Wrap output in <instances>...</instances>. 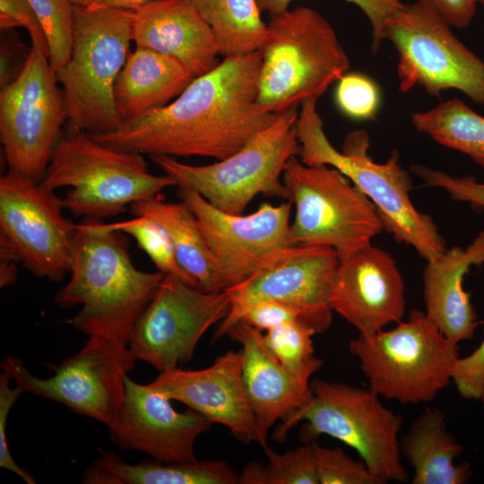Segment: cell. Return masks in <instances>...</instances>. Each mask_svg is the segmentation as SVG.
<instances>
[{
  "instance_id": "cell-42",
  "label": "cell",
  "mask_w": 484,
  "mask_h": 484,
  "mask_svg": "<svg viewBox=\"0 0 484 484\" xmlns=\"http://www.w3.org/2000/svg\"><path fill=\"white\" fill-rule=\"evenodd\" d=\"M292 0H255L261 12L277 15L286 12ZM356 4L370 22H379L386 13L391 0H347Z\"/></svg>"
},
{
  "instance_id": "cell-13",
  "label": "cell",
  "mask_w": 484,
  "mask_h": 484,
  "mask_svg": "<svg viewBox=\"0 0 484 484\" xmlns=\"http://www.w3.org/2000/svg\"><path fill=\"white\" fill-rule=\"evenodd\" d=\"M54 190L8 170L0 178V256L38 278L61 281L70 272L77 224Z\"/></svg>"
},
{
  "instance_id": "cell-22",
  "label": "cell",
  "mask_w": 484,
  "mask_h": 484,
  "mask_svg": "<svg viewBox=\"0 0 484 484\" xmlns=\"http://www.w3.org/2000/svg\"><path fill=\"white\" fill-rule=\"evenodd\" d=\"M132 40L177 58L194 77L218 65L215 36L189 0H155L132 11Z\"/></svg>"
},
{
  "instance_id": "cell-38",
  "label": "cell",
  "mask_w": 484,
  "mask_h": 484,
  "mask_svg": "<svg viewBox=\"0 0 484 484\" xmlns=\"http://www.w3.org/2000/svg\"><path fill=\"white\" fill-rule=\"evenodd\" d=\"M452 381L462 397L484 402V338L472 353L457 359Z\"/></svg>"
},
{
  "instance_id": "cell-39",
  "label": "cell",
  "mask_w": 484,
  "mask_h": 484,
  "mask_svg": "<svg viewBox=\"0 0 484 484\" xmlns=\"http://www.w3.org/2000/svg\"><path fill=\"white\" fill-rule=\"evenodd\" d=\"M0 24L1 28H26L31 45L40 48L49 58L48 40L29 0H0Z\"/></svg>"
},
{
  "instance_id": "cell-10",
  "label": "cell",
  "mask_w": 484,
  "mask_h": 484,
  "mask_svg": "<svg viewBox=\"0 0 484 484\" xmlns=\"http://www.w3.org/2000/svg\"><path fill=\"white\" fill-rule=\"evenodd\" d=\"M282 181L295 206L290 230L297 246H329L341 261L372 245L385 229L375 204L333 167L306 165L295 156Z\"/></svg>"
},
{
  "instance_id": "cell-21",
  "label": "cell",
  "mask_w": 484,
  "mask_h": 484,
  "mask_svg": "<svg viewBox=\"0 0 484 484\" xmlns=\"http://www.w3.org/2000/svg\"><path fill=\"white\" fill-rule=\"evenodd\" d=\"M227 334L241 345L242 383L254 416L255 442L265 448L271 428L309 401L310 384L285 370L266 348L263 332L239 321Z\"/></svg>"
},
{
  "instance_id": "cell-28",
  "label": "cell",
  "mask_w": 484,
  "mask_h": 484,
  "mask_svg": "<svg viewBox=\"0 0 484 484\" xmlns=\"http://www.w3.org/2000/svg\"><path fill=\"white\" fill-rule=\"evenodd\" d=\"M211 27L220 55L233 56L259 51L267 38L255 0H189Z\"/></svg>"
},
{
  "instance_id": "cell-25",
  "label": "cell",
  "mask_w": 484,
  "mask_h": 484,
  "mask_svg": "<svg viewBox=\"0 0 484 484\" xmlns=\"http://www.w3.org/2000/svg\"><path fill=\"white\" fill-rule=\"evenodd\" d=\"M463 449L438 408H426L400 437L401 455L413 469L412 484L466 483L472 476L471 464L454 463Z\"/></svg>"
},
{
  "instance_id": "cell-40",
  "label": "cell",
  "mask_w": 484,
  "mask_h": 484,
  "mask_svg": "<svg viewBox=\"0 0 484 484\" xmlns=\"http://www.w3.org/2000/svg\"><path fill=\"white\" fill-rule=\"evenodd\" d=\"M239 321L261 332L288 322H300L305 324L302 313L298 309L273 300L260 301L250 306Z\"/></svg>"
},
{
  "instance_id": "cell-24",
  "label": "cell",
  "mask_w": 484,
  "mask_h": 484,
  "mask_svg": "<svg viewBox=\"0 0 484 484\" xmlns=\"http://www.w3.org/2000/svg\"><path fill=\"white\" fill-rule=\"evenodd\" d=\"M194 78L177 58L136 47L115 85V101L123 122L167 105Z\"/></svg>"
},
{
  "instance_id": "cell-44",
  "label": "cell",
  "mask_w": 484,
  "mask_h": 484,
  "mask_svg": "<svg viewBox=\"0 0 484 484\" xmlns=\"http://www.w3.org/2000/svg\"><path fill=\"white\" fill-rule=\"evenodd\" d=\"M155 0H97L94 4H103L125 10H136Z\"/></svg>"
},
{
  "instance_id": "cell-20",
  "label": "cell",
  "mask_w": 484,
  "mask_h": 484,
  "mask_svg": "<svg viewBox=\"0 0 484 484\" xmlns=\"http://www.w3.org/2000/svg\"><path fill=\"white\" fill-rule=\"evenodd\" d=\"M171 401L186 404L212 423L228 428L240 442L255 441L252 411L242 383V353L229 350L208 367L163 372L149 384Z\"/></svg>"
},
{
  "instance_id": "cell-14",
  "label": "cell",
  "mask_w": 484,
  "mask_h": 484,
  "mask_svg": "<svg viewBox=\"0 0 484 484\" xmlns=\"http://www.w3.org/2000/svg\"><path fill=\"white\" fill-rule=\"evenodd\" d=\"M48 56L31 45L16 79L0 93V138L9 170L44 177L63 122V92Z\"/></svg>"
},
{
  "instance_id": "cell-30",
  "label": "cell",
  "mask_w": 484,
  "mask_h": 484,
  "mask_svg": "<svg viewBox=\"0 0 484 484\" xmlns=\"http://www.w3.org/2000/svg\"><path fill=\"white\" fill-rule=\"evenodd\" d=\"M315 334L312 328L300 322H288L263 332V341L288 373L310 384L312 376L323 366V359L315 355Z\"/></svg>"
},
{
  "instance_id": "cell-18",
  "label": "cell",
  "mask_w": 484,
  "mask_h": 484,
  "mask_svg": "<svg viewBox=\"0 0 484 484\" xmlns=\"http://www.w3.org/2000/svg\"><path fill=\"white\" fill-rule=\"evenodd\" d=\"M212 424L191 409L177 411L171 400L127 375L122 407L108 428L110 440L119 448L175 462L198 460L194 442Z\"/></svg>"
},
{
  "instance_id": "cell-36",
  "label": "cell",
  "mask_w": 484,
  "mask_h": 484,
  "mask_svg": "<svg viewBox=\"0 0 484 484\" xmlns=\"http://www.w3.org/2000/svg\"><path fill=\"white\" fill-rule=\"evenodd\" d=\"M412 172L427 186L446 191L454 200L467 202L473 208L484 210V183L473 177H454L422 165L411 166Z\"/></svg>"
},
{
  "instance_id": "cell-16",
  "label": "cell",
  "mask_w": 484,
  "mask_h": 484,
  "mask_svg": "<svg viewBox=\"0 0 484 484\" xmlns=\"http://www.w3.org/2000/svg\"><path fill=\"white\" fill-rule=\"evenodd\" d=\"M340 259L324 246H293L283 250L267 267L243 282L225 289L230 306L213 340L227 334L243 313L260 301L292 306L315 333L326 331L333 320L330 295Z\"/></svg>"
},
{
  "instance_id": "cell-31",
  "label": "cell",
  "mask_w": 484,
  "mask_h": 484,
  "mask_svg": "<svg viewBox=\"0 0 484 484\" xmlns=\"http://www.w3.org/2000/svg\"><path fill=\"white\" fill-rule=\"evenodd\" d=\"M315 441L278 454L264 448L268 462L248 463L238 475L239 484H319Z\"/></svg>"
},
{
  "instance_id": "cell-35",
  "label": "cell",
  "mask_w": 484,
  "mask_h": 484,
  "mask_svg": "<svg viewBox=\"0 0 484 484\" xmlns=\"http://www.w3.org/2000/svg\"><path fill=\"white\" fill-rule=\"evenodd\" d=\"M338 82L335 100L339 108L351 118L374 117L380 99L376 84L360 73H345Z\"/></svg>"
},
{
  "instance_id": "cell-26",
  "label": "cell",
  "mask_w": 484,
  "mask_h": 484,
  "mask_svg": "<svg viewBox=\"0 0 484 484\" xmlns=\"http://www.w3.org/2000/svg\"><path fill=\"white\" fill-rule=\"evenodd\" d=\"M238 475L225 461L165 462L155 459L131 464L117 454L101 450L84 470V484H237Z\"/></svg>"
},
{
  "instance_id": "cell-45",
  "label": "cell",
  "mask_w": 484,
  "mask_h": 484,
  "mask_svg": "<svg viewBox=\"0 0 484 484\" xmlns=\"http://www.w3.org/2000/svg\"><path fill=\"white\" fill-rule=\"evenodd\" d=\"M73 4L87 6L96 4L97 0H69Z\"/></svg>"
},
{
  "instance_id": "cell-19",
  "label": "cell",
  "mask_w": 484,
  "mask_h": 484,
  "mask_svg": "<svg viewBox=\"0 0 484 484\" xmlns=\"http://www.w3.org/2000/svg\"><path fill=\"white\" fill-rule=\"evenodd\" d=\"M330 304L360 334H371L398 323L405 313L404 281L396 262L372 245L341 260Z\"/></svg>"
},
{
  "instance_id": "cell-9",
  "label": "cell",
  "mask_w": 484,
  "mask_h": 484,
  "mask_svg": "<svg viewBox=\"0 0 484 484\" xmlns=\"http://www.w3.org/2000/svg\"><path fill=\"white\" fill-rule=\"evenodd\" d=\"M298 116V107L280 112L242 149L210 165H189L169 156L151 158L178 187L195 192L222 212L243 214L258 194L288 199L282 174L288 160L299 154Z\"/></svg>"
},
{
  "instance_id": "cell-34",
  "label": "cell",
  "mask_w": 484,
  "mask_h": 484,
  "mask_svg": "<svg viewBox=\"0 0 484 484\" xmlns=\"http://www.w3.org/2000/svg\"><path fill=\"white\" fill-rule=\"evenodd\" d=\"M319 484H385L363 461L350 457L341 448L315 445Z\"/></svg>"
},
{
  "instance_id": "cell-6",
  "label": "cell",
  "mask_w": 484,
  "mask_h": 484,
  "mask_svg": "<svg viewBox=\"0 0 484 484\" xmlns=\"http://www.w3.org/2000/svg\"><path fill=\"white\" fill-rule=\"evenodd\" d=\"M41 183L54 191L69 187L65 209L97 220L119 215L126 206L177 186L169 175L150 173L142 154L109 147L83 132L57 141Z\"/></svg>"
},
{
  "instance_id": "cell-46",
  "label": "cell",
  "mask_w": 484,
  "mask_h": 484,
  "mask_svg": "<svg viewBox=\"0 0 484 484\" xmlns=\"http://www.w3.org/2000/svg\"><path fill=\"white\" fill-rule=\"evenodd\" d=\"M477 4H484V0H476Z\"/></svg>"
},
{
  "instance_id": "cell-17",
  "label": "cell",
  "mask_w": 484,
  "mask_h": 484,
  "mask_svg": "<svg viewBox=\"0 0 484 484\" xmlns=\"http://www.w3.org/2000/svg\"><path fill=\"white\" fill-rule=\"evenodd\" d=\"M225 290L205 292L171 274L164 278L128 342L137 360L160 372L189 361L204 333L229 310Z\"/></svg>"
},
{
  "instance_id": "cell-2",
  "label": "cell",
  "mask_w": 484,
  "mask_h": 484,
  "mask_svg": "<svg viewBox=\"0 0 484 484\" xmlns=\"http://www.w3.org/2000/svg\"><path fill=\"white\" fill-rule=\"evenodd\" d=\"M125 234L97 219L77 224L69 281L54 297L62 308L81 306L67 323L88 336L129 342L164 273L139 270Z\"/></svg>"
},
{
  "instance_id": "cell-32",
  "label": "cell",
  "mask_w": 484,
  "mask_h": 484,
  "mask_svg": "<svg viewBox=\"0 0 484 484\" xmlns=\"http://www.w3.org/2000/svg\"><path fill=\"white\" fill-rule=\"evenodd\" d=\"M107 224L113 230L133 237L160 272L177 276L199 289L194 278L179 264L172 239L160 222L148 216L137 215L128 220Z\"/></svg>"
},
{
  "instance_id": "cell-1",
  "label": "cell",
  "mask_w": 484,
  "mask_h": 484,
  "mask_svg": "<svg viewBox=\"0 0 484 484\" xmlns=\"http://www.w3.org/2000/svg\"><path fill=\"white\" fill-rule=\"evenodd\" d=\"M261 50L225 56L172 102L91 135L109 147L153 156L224 160L269 126L279 113L255 108Z\"/></svg>"
},
{
  "instance_id": "cell-7",
  "label": "cell",
  "mask_w": 484,
  "mask_h": 484,
  "mask_svg": "<svg viewBox=\"0 0 484 484\" xmlns=\"http://www.w3.org/2000/svg\"><path fill=\"white\" fill-rule=\"evenodd\" d=\"M310 387L309 401L281 421L275 439L305 421L300 431L304 443L329 436L356 450L385 484L409 480L400 453L401 414L387 409L370 389L319 378L313 379Z\"/></svg>"
},
{
  "instance_id": "cell-4",
  "label": "cell",
  "mask_w": 484,
  "mask_h": 484,
  "mask_svg": "<svg viewBox=\"0 0 484 484\" xmlns=\"http://www.w3.org/2000/svg\"><path fill=\"white\" fill-rule=\"evenodd\" d=\"M132 11L103 4H73V43L56 73L62 84L70 133H110L123 123L115 85L129 55Z\"/></svg>"
},
{
  "instance_id": "cell-37",
  "label": "cell",
  "mask_w": 484,
  "mask_h": 484,
  "mask_svg": "<svg viewBox=\"0 0 484 484\" xmlns=\"http://www.w3.org/2000/svg\"><path fill=\"white\" fill-rule=\"evenodd\" d=\"M11 377L2 371L0 374V467L21 477L28 484H35V478L29 471L19 466L8 447L6 425L7 418L16 400L23 390L14 384L11 386Z\"/></svg>"
},
{
  "instance_id": "cell-41",
  "label": "cell",
  "mask_w": 484,
  "mask_h": 484,
  "mask_svg": "<svg viewBox=\"0 0 484 484\" xmlns=\"http://www.w3.org/2000/svg\"><path fill=\"white\" fill-rule=\"evenodd\" d=\"M433 9L451 27L465 28L474 18L476 0H417Z\"/></svg>"
},
{
  "instance_id": "cell-8",
  "label": "cell",
  "mask_w": 484,
  "mask_h": 484,
  "mask_svg": "<svg viewBox=\"0 0 484 484\" xmlns=\"http://www.w3.org/2000/svg\"><path fill=\"white\" fill-rule=\"evenodd\" d=\"M458 350V344L417 308L394 328L359 333L349 342L369 389L402 404L433 401L452 381Z\"/></svg>"
},
{
  "instance_id": "cell-11",
  "label": "cell",
  "mask_w": 484,
  "mask_h": 484,
  "mask_svg": "<svg viewBox=\"0 0 484 484\" xmlns=\"http://www.w3.org/2000/svg\"><path fill=\"white\" fill-rule=\"evenodd\" d=\"M385 39L397 55L399 91L422 87L429 95L455 90L484 105V61L452 32L433 9L416 1L403 4L387 21Z\"/></svg>"
},
{
  "instance_id": "cell-27",
  "label": "cell",
  "mask_w": 484,
  "mask_h": 484,
  "mask_svg": "<svg viewBox=\"0 0 484 484\" xmlns=\"http://www.w3.org/2000/svg\"><path fill=\"white\" fill-rule=\"evenodd\" d=\"M134 216H148L169 234L181 267L205 292L220 291L218 270L193 212L184 202L168 203L160 194L130 205Z\"/></svg>"
},
{
  "instance_id": "cell-3",
  "label": "cell",
  "mask_w": 484,
  "mask_h": 484,
  "mask_svg": "<svg viewBox=\"0 0 484 484\" xmlns=\"http://www.w3.org/2000/svg\"><path fill=\"white\" fill-rule=\"evenodd\" d=\"M296 128L299 160L306 165L333 167L348 177L375 204L385 229L397 242L411 246L427 261L447 248L432 218L412 203L411 180L396 150L385 162L374 161L367 152L368 134L359 130L350 133L338 151L325 134L316 100L300 105Z\"/></svg>"
},
{
  "instance_id": "cell-12",
  "label": "cell",
  "mask_w": 484,
  "mask_h": 484,
  "mask_svg": "<svg viewBox=\"0 0 484 484\" xmlns=\"http://www.w3.org/2000/svg\"><path fill=\"white\" fill-rule=\"evenodd\" d=\"M136 360L127 343L91 335L74 355L59 364L47 365L53 372L47 378L36 376L12 355L3 359L1 369L24 393L61 403L109 426L122 407L125 376Z\"/></svg>"
},
{
  "instance_id": "cell-15",
  "label": "cell",
  "mask_w": 484,
  "mask_h": 484,
  "mask_svg": "<svg viewBox=\"0 0 484 484\" xmlns=\"http://www.w3.org/2000/svg\"><path fill=\"white\" fill-rule=\"evenodd\" d=\"M178 197L194 214L215 261L221 290L269 266L295 245L290 230L292 203H262L251 214L222 212L195 192L178 187Z\"/></svg>"
},
{
  "instance_id": "cell-43",
  "label": "cell",
  "mask_w": 484,
  "mask_h": 484,
  "mask_svg": "<svg viewBox=\"0 0 484 484\" xmlns=\"http://www.w3.org/2000/svg\"><path fill=\"white\" fill-rule=\"evenodd\" d=\"M0 285L2 288L11 286L16 281L18 262L4 256H0Z\"/></svg>"
},
{
  "instance_id": "cell-29",
  "label": "cell",
  "mask_w": 484,
  "mask_h": 484,
  "mask_svg": "<svg viewBox=\"0 0 484 484\" xmlns=\"http://www.w3.org/2000/svg\"><path fill=\"white\" fill-rule=\"evenodd\" d=\"M414 127L437 143L460 151L484 168V117L451 99L411 116Z\"/></svg>"
},
{
  "instance_id": "cell-23",
  "label": "cell",
  "mask_w": 484,
  "mask_h": 484,
  "mask_svg": "<svg viewBox=\"0 0 484 484\" xmlns=\"http://www.w3.org/2000/svg\"><path fill=\"white\" fill-rule=\"evenodd\" d=\"M484 264V229L465 247L446 248L423 270L426 315L454 343L474 338L478 315L462 281L472 265Z\"/></svg>"
},
{
  "instance_id": "cell-5",
  "label": "cell",
  "mask_w": 484,
  "mask_h": 484,
  "mask_svg": "<svg viewBox=\"0 0 484 484\" xmlns=\"http://www.w3.org/2000/svg\"><path fill=\"white\" fill-rule=\"evenodd\" d=\"M261 52L259 113H280L308 99L317 101L350 68L331 23L305 6L271 16Z\"/></svg>"
},
{
  "instance_id": "cell-33",
  "label": "cell",
  "mask_w": 484,
  "mask_h": 484,
  "mask_svg": "<svg viewBox=\"0 0 484 484\" xmlns=\"http://www.w3.org/2000/svg\"><path fill=\"white\" fill-rule=\"evenodd\" d=\"M49 48V62L60 71L68 62L73 43V4L69 0H29Z\"/></svg>"
}]
</instances>
